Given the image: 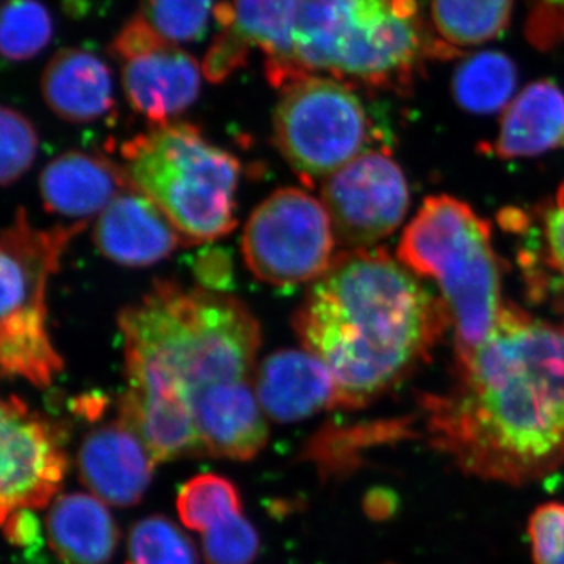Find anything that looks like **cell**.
Returning a JSON list of instances; mask_svg holds the SVG:
<instances>
[{"mask_svg":"<svg viewBox=\"0 0 564 564\" xmlns=\"http://www.w3.org/2000/svg\"><path fill=\"white\" fill-rule=\"evenodd\" d=\"M426 437L462 473L525 485L564 466V326L505 307L456 361L447 391L422 402Z\"/></svg>","mask_w":564,"mask_h":564,"instance_id":"1","label":"cell"},{"mask_svg":"<svg viewBox=\"0 0 564 564\" xmlns=\"http://www.w3.org/2000/svg\"><path fill=\"white\" fill-rule=\"evenodd\" d=\"M448 326L443 299L383 248L334 256L293 315L300 343L325 364L347 410L399 384Z\"/></svg>","mask_w":564,"mask_h":564,"instance_id":"2","label":"cell"},{"mask_svg":"<svg viewBox=\"0 0 564 564\" xmlns=\"http://www.w3.org/2000/svg\"><path fill=\"white\" fill-rule=\"evenodd\" d=\"M118 325L126 373L161 378L187 399L207 386L254 377L261 326L229 293L158 281L121 311Z\"/></svg>","mask_w":564,"mask_h":564,"instance_id":"3","label":"cell"},{"mask_svg":"<svg viewBox=\"0 0 564 564\" xmlns=\"http://www.w3.org/2000/svg\"><path fill=\"white\" fill-rule=\"evenodd\" d=\"M456 51L426 31L415 0H300L296 62L304 77L328 73L350 87L403 91L423 58Z\"/></svg>","mask_w":564,"mask_h":564,"instance_id":"4","label":"cell"},{"mask_svg":"<svg viewBox=\"0 0 564 564\" xmlns=\"http://www.w3.org/2000/svg\"><path fill=\"white\" fill-rule=\"evenodd\" d=\"M397 258L436 282L454 326L456 361L467 358L507 307L491 226L454 196H430L404 229Z\"/></svg>","mask_w":564,"mask_h":564,"instance_id":"5","label":"cell"},{"mask_svg":"<svg viewBox=\"0 0 564 564\" xmlns=\"http://www.w3.org/2000/svg\"><path fill=\"white\" fill-rule=\"evenodd\" d=\"M133 187L158 204L191 245L236 228L240 162L188 122L152 126L121 147Z\"/></svg>","mask_w":564,"mask_h":564,"instance_id":"6","label":"cell"},{"mask_svg":"<svg viewBox=\"0 0 564 564\" xmlns=\"http://www.w3.org/2000/svg\"><path fill=\"white\" fill-rule=\"evenodd\" d=\"M88 221L51 229L33 228L20 209L0 242V367L6 378H22L47 389L65 362L47 333V282L61 265L63 252Z\"/></svg>","mask_w":564,"mask_h":564,"instance_id":"7","label":"cell"},{"mask_svg":"<svg viewBox=\"0 0 564 564\" xmlns=\"http://www.w3.org/2000/svg\"><path fill=\"white\" fill-rule=\"evenodd\" d=\"M372 124L350 85L307 76L282 88L273 140L306 187L323 184L369 150Z\"/></svg>","mask_w":564,"mask_h":564,"instance_id":"8","label":"cell"},{"mask_svg":"<svg viewBox=\"0 0 564 564\" xmlns=\"http://www.w3.org/2000/svg\"><path fill=\"white\" fill-rule=\"evenodd\" d=\"M332 218L302 188L284 187L263 199L242 236L245 263L259 281L291 288L318 280L334 259Z\"/></svg>","mask_w":564,"mask_h":564,"instance_id":"9","label":"cell"},{"mask_svg":"<svg viewBox=\"0 0 564 564\" xmlns=\"http://www.w3.org/2000/svg\"><path fill=\"white\" fill-rule=\"evenodd\" d=\"M322 203L336 242L347 250H367L402 225L410 187L388 151L367 150L323 182Z\"/></svg>","mask_w":564,"mask_h":564,"instance_id":"10","label":"cell"},{"mask_svg":"<svg viewBox=\"0 0 564 564\" xmlns=\"http://www.w3.org/2000/svg\"><path fill=\"white\" fill-rule=\"evenodd\" d=\"M110 51L121 63L128 102L152 126L173 122L198 99L204 76L198 62L163 40L140 13L117 33Z\"/></svg>","mask_w":564,"mask_h":564,"instance_id":"11","label":"cell"},{"mask_svg":"<svg viewBox=\"0 0 564 564\" xmlns=\"http://www.w3.org/2000/svg\"><path fill=\"white\" fill-rule=\"evenodd\" d=\"M0 513L40 510L57 496L68 470L61 426L32 411L18 395L0 408Z\"/></svg>","mask_w":564,"mask_h":564,"instance_id":"12","label":"cell"},{"mask_svg":"<svg viewBox=\"0 0 564 564\" xmlns=\"http://www.w3.org/2000/svg\"><path fill=\"white\" fill-rule=\"evenodd\" d=\"M155 464L139 434L120 417L91 430L77 454L82 484L115 507H132L143 499Z\"/></svg>","mask_w":564,"mask_h":564,"instance_id":"13","label":"cell"},{"mask_svg":"<svg viewBox=\"0 0 564 564\" xmlns=\"http://www.w3.org/2000/svg\"><path fill=\"white\" fill-rule=\"evenodd\" d=\"M93 239L104 258L124 267L154 265L188 245L165 212L135 187L99 214Z\"/></svg>","mask_w":564,"mask_h":564,"instance_id":"14","label":"cell"},{"mask_svg":"<svg viewBox=\"0 0 564 564\" xmlns=\"http://www.w3.org/2000/svg\"><path fill=\"white\" fill-rule=\"evenodd\" d=\"M188 400L206 454L250 462L269 443V423L252 380L207 386Z\"/></svg>","mask_w":564,"mask_h":564,"instance_id":"15","label":"cell"},{"mask_svg":"<svg viewBox=\"0 0 564 564\" xmlns=\"http://www.w3.org/2000/svg\"><path fill=\"white\" fill-rule=\"evenodd\" d=\"M256 395L274 422L293 423L339 408V392L325 364L306 348L278 350L256 367Z\"/></svg>","mask_w":564,"mask_h":564,"instance_id":"16","label":"cell"},{"mask_svg":"<svg viewBox=\"0 0 564 564\" xmlns=\"http://www.w3.org/2000/svg\"><path fill=\"white\" fill-rule=\"evenodd\" d=\"M120 419L139 434L158 464L206 454L191 402L173 386L129 380L120 400Z\"/></svg>","mask_w":564,"mask_h":564,"instance_id":"17","label":"cell"},{"mask_svg":"<svg viewBox=\"0 0 564 564\" xmlns=\"http://www.w3.org/2000/svg\"><path fill=\"white\" fill-rule=\"evenodd\" d=\"M129 187L133 185L124 166L82 151L58 155L40 177V195L46 210L76 221L102 214Z\"/></svg>","mask_w":564,"mask_h":564,"instance_id":"18","label":"cell"},{"mask_svg":"<svg viewBox=\"0 0 564 564\" xmlns=\"http://www.w3.org/2000/svg\"><path fill=\"white\" fill-rule=\"evenodd\" d=\"M505 228L519 237V265L530 295L564 311V184L532 210L502 215Z\"/></svg>","mask_w":564,"mask_h":564,"instance_id":"19","label":"cell"},{"mask_svg":"<svg viewBox=\"0 0 564 564\" xmlns=\"http://www.w3.org/2000/svg\"><path fill=\"white\" fill-rule=\"evenodd\" d=\"M299 9L300 0H231L218 3L214 18L265 54L267 79L282 90L304 77L296 62Z\"/></svg>","mask_w":564,"mask_h":564,"instance_id":"20","label":"cell"},{"mask_svg":"<svg viewBox=\"0 0 564 564\" xmlns=\"http://www.w3.org/2000/svg\"><path fill=\"white\" fill-rule=\"evenodd\" d=\"M47 107L74 124L101 120L113 110V82L109 66L84 50L58 51L41 77Z\"/></svg>","mask_w":564,"mask_h":564,"instance_id":"21","label":"cell"},{"mask_svg":"<svg viewBox=\"0 0 564 564\" xmlns=\"http://www.w3.org/2000/svg\"><path fill=\"white\" fill-rule=\"evenodd\" d=\"M560 148H564V93L555 82H533L503 110L499 133L489 150L511 161Z\"/></svg>","mask_w":564,"mask_h":564,"instance_id":"22","label":"cell"},{"mask_svg":"<svg viewBox=\"0 0 564 564\" xmlns=\"http://www.w3.org/2000/svg\"><path fill=\"white\" fill-rule=\"evenodd\" d=\"M47 540L63 564H107L120 530L101 499L93 494H63L46 518Z\"/></svg>","mask_w":564,"mask_h":564,"instance_id":"23","label":"cell"},{"mask_svg":"<svg viewBox=\"0 0 564 564\" xmlns=\"http://www.w3.org/2000/svg\"><path fill=\"white\" fill-rule=\"evenodd\" d=\"M518 87V69L502 52L484 51L459 63L452 80L455 101L469 113L507 109Z\"/></svg>","mask_w":564,"mask_h":564,"instance_id":"24","label":"cell"},{"mask_svg":"<svg viewBox=\"0 0 564 564\" xmlns=\"http://www.w3.org/2000/svg\"><path fill=\"white\" fill-rule=\"evenodd\" d=\"M514 0H432L434 29L448 46H480L510 25Z\"/></svg>","mask_w":564,"mask_h":564,"instance_id":"25","label":"cell"},{"mask_svg":"<svg viewBox=\"0 0 564 564\" xmlns=\"http://www.w3.org/2000/svg\"><path fill=\"white\" fill-rule=\"evenodd\" d=\"M176 508L182 524L198 533L243 514L239 489L217 474H199L185 481L177 492Z\"/></svg>","mask_w":564,"mask_h":564,"instance_id":"26","label":"cell"},{"mask_svg":"<svg viewBox=\"0 0 564 564\" xmlns=\"http://www.w3.org/2000/svg\"><path fill=\"white\" fill-rule=\"evenodd\" d=\"M126 564H199L191 538L162 514L148 516L132 525Z\"/></svg>","mask_w":564,"mask_h":564,"instance_id":"27","label":"cell"},{"mask_svg":"<svg viewBox=\"0 0 564 564\" xmlns=\"http://www.w3.org/2000/svg\"><path fill=\"white\" fill-rule=\"evenodd\" d=\"M52 31L50 11L39 0H9L0 25L3 57L14 63L31 61L50 44Z\"/></svg>","mask_w":564,"mask_h":564,"instance_id":"28","label":"cell"},{"mask_svg":"<svg viewBox=\"0 0 564 564\" xmlns=\"http://www.w3.org/2000/svg\"><path fill=\"white\" fill-rule=\"evenodd\" d=\"M214 0H140V14L169 43H195L209 29Z\"/></svg>","mask_w":564,"mask_h":564,"instance_id":"29","label":"cell"},{"mask_svg":"<svg viewBox=\"0 0 564 564\" xmlns=\"http://www.w3.org/2000/svg\"><path fill=\"white\" fill-rule=\"evenodd\" d=\"M0 181L9 187L31 170L39 152V135L31 120L11 107L0 110Z\"/></svg>","mask_w":564,"mask_h":564,"instance_id":"30","label":"cell"},{"mask_svg":"<svg viewBox=\"0 0 564 564\" xmlns=\"http://www.w3.org/2000/svg\"><path fill=\"white\" fill-rule=\"evenodd\" d=\"M259 549V534L243 514L234 516L203 533V555L207 564H251Z\"/></svg>","mask_w":564,"mask_h":564,"instance_id":"31","label":"cell"},{"mask_svg":"<svg viewBox=\"0 0 564 564\" xmlns=\"http://www.w3.org/2000/svg\"><path fill=\"white\" fill-rule=\"evenodd\" d=\"M534 564H564V505H540L529 519Z\"/></svg>","mask_w":564,"mask_h":564,"instance_id":"32","label":"cell"},{"mask_svg":"<svg viewBox=\"0 0 564 564\" xmlns=\"http://www.w3.org/2000/svg\"><path fill=\"white\" fill-rule=\"evenodd\" d=\"M250 44L231 25L218 24V33L212 41L203 62V74L207 80L223 82L247 63Z\"/></svg>","mask_w":564,"mask_h":564,"instance_id":"33","label":"cell"},{"mask_svg":"<svg viewBox=\"0 0 564 564\" xmlns=\"http://www.w3.org/2000/svg\"><path fill=\"white\" fill-rule=\"evenodd\" d=\"M3 522L7 540L18 547H36L40 543V522L32 510H18Z\"/></svg>","mask_w":564,"mask_h":564,"instance_id":"34","label":"cell"},{"mask_svg":"<svg viewBox=\"0 0 564 564\" xmlns=\"http://www.w3.org/2000/svg\"><path fill=\"white\" fill-rule=\"evenodd\" d=\"M196 274L202 280L204 289L221 292V289L231 280V262L220 250L207 252L199 256L196 262Z\"/></svg>","mask_w":564,"mask_h":564,"instance_id":"35","label":"cell"},{"mask_svg":"<svg viewBox=\"0 0 564 564\" xmlns=\"http://www.w3.org/2000/svg\"><path fill=\"white\" fill-rule=\"evenodd\" d=\"M364 508H366L367 514L372 516L373 519H384L392 514L395 500L392 499L391 492L377 489V491L367 494Z\"/></svg>","mask_w":564,"mask_h":564,"instance_id":"36","label":"cell"}]
</instances>
